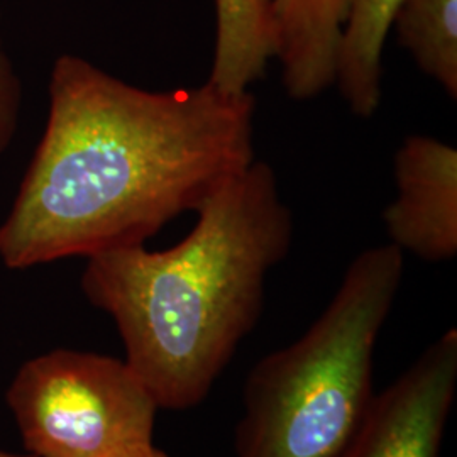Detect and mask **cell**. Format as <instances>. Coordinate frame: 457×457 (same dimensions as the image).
<instances>
[{"mask_svg": "<svg viewBox=\"0 0 457 457\" xmlns=\"http://www.w3.org/2000/svg\"><path fill=\"white\" fill-rule=\"evenodd\" d=\"M119 457H171L168 456L164 451L162 449H158L154 444L153 445H147V447H143V449H137V451H132V453H128V454H122V456Z\"/></svg>", "mask_w": 457, "mask_h": 457, "instance_id": "cell-12", "label": "cell"}, {"mask_svg": "<svg viewBox=\"0 0 457 457\" xmlns=\"http://www.w3.org/2000/svg\"><path fill=\"white\" fill-rule=\"evenodd\" d=\"M22 105V85L16 66L0 46V156L16 137Z\"/></svg>", "mask_w": 457, "mask_h": 457, "instance_id": "cell-11", "label": "cell"}, {"mask_svg": "<svg viewBox=\"0 0 457 457\" xmlns=\"http://www.w3.org/2000/svg\"><path fill=\"white\" fill-rule=\"evenodd\" d=\"M400 247L360 253L326 311L249 371L236 457H339L375 398L376 344L403 279Z\"/></svg>", "mask_w": 457, "mask_h": 457, "instance_id": "cell-3", "label": "cell"}, {"mask_svg": "<svg viewBox=\"0 0 457 457\" xmlns=\"http://www.w3.org/2000/svg\"><path fill=\"white\" fill-rule=\"evenodd\" d=\"M256 98L205 82L153 92L63 54L46 129L0 226V260L28 270L146 243L254 162Z\"/></svg>", "mask_w": 457, "mask_h": 457, "instance_id": "cell-1", "label": "cell"}, {"mask_svg": "<svg viewBox=\"0 0 457 457\" xmlns=\"http://www.w3.org/2000/svg\"><path fill=\"white\" fill-rule=\"evenodd\" d=\"M403 0H353L336 60V82L349 111L361 119L381 104L383 49Z\"/></svg>", "mask_w": 457, "mask_h": 457, "instance_id": "cell-9", "label": "cell"}, {"mask_svg": "<svg viewBox=\"0 0 457 457\" xmlns=\"http://www.w3.org/2000/svg\"><path fill=\"white\" fill-rule=\"evenodd\" d=\"M392 29L420 71L457 98V0H403Z\"/></svg>", "mask_w": 457, "mask_h": 457, "instance_id": "cell-10", "label": "cell"}, {"mask_svg": "<svg viewBox=\"0 0 457 457\" xmlns=\"http://www.w3.org/2000/svg\"><path fill=\"white\" fill-rule=\"evenodd\" d=\"M396 196L383 211L392 245L425 262L457 254V151L413 134L395 154Z\"/></svg>", "mask_w": 457, "mask_h": 457, "instance_id": "cell-6", "label": "cell"}, {"mask_svg": "<svg viewBox=\"0 0 457 457\" xmlns=\"http://www.w3.org/2000/svg\"><path fill=\"white\" fill-rule=\"evenodd\" d=\"M277 58L270 0H215V51L207 82L228 94L249 92Z\"/></svg>", "mask_w": 457, "mask_h": 457, "instance_id": "cell-8", "label": "cell"}, {"mask_svg": "<svg viewBox=\"0 0 457 457\" xmlns=\"http://www.w3.org/2000/svg\"><path fill=\"white\" fill-rule=\"evenodd\" d=\"M457 388V332L449 328L376 393L339 457H441Z\"/></svg>", "mask_w": 457, "mask_h": 457, "instance_id": "cell-5", "label": "cell"}, {"mask_svg": "<svg viewBox=\"0 0 457 457\" xmlns=\"http://www.w3.org/2000/svg\"><path fill=\"white\" fill-rule=\"evenodd\" d=\"M195 213L179 245L100 253L83 270V295L114 320L124 361L160 410L209 396L258 326L268 273L294 241V217L264 162L224 181Z\"/></svg>", "mask_w": 457, "mask_h": 457, "instance_id": "cell-2", "label": "cell"}, {"mask_svg": "<svg viewBox=\"0 0 457 457\" xmlns=\"http://www.w3.org/2000/svg\"><path fill=\"white\" fill-rule=\"evenodd\" d=\"M0 457H31V456H28V454H26V456H21V454H12V453H7V451H2V449H0Z\"/></svg>", "mask_w": 457, "mask_h": 457, "instance_id": "cell-13", "label": "cell"}, {"mask_svg": "<svg viewBox=\"0 0 457 457\" xmlns=\"http://www.w3.org/2000/svg\"><path fill=\"white\" fill-rule=\"evenodd\" d=\"M7 405L31 457H119L153 445L158 405L124 360L53 349L26 361Z\"/></svg>", "mask_w": 457, "mask_h": 457, "instance_id": "cell-4", "label": "cell"}, {"mask_svg": "<svg viewBox=\"0 0 457 457\" xmlns=\"http://www.w3.org/2000/svg\"><path fill=\"white\" fill-rule=\"evenodd\" d=\"M353 0H270L285 92L298 102L336 82V60Z\"/></svg>", "mask_w": 457, "mask_h": 457, "instance_id": "cell-7", "label": "cell"}]
</instances>
